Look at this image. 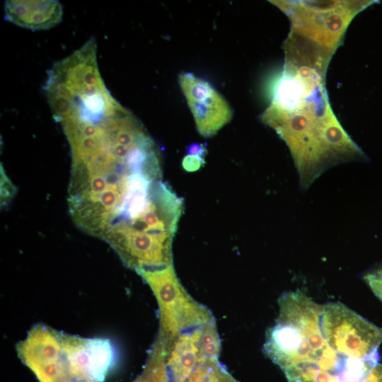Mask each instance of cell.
I'll list each match as a JSON object with an SVG mask.
<instances>
[{"instance_id": "cell-1", "label": "cell", "mask_w": 382, "mask_h": 382, "mask_svg": "<svg viewBox=\"0 0 382 382\" xmlns=\"http://www.w3.org/2000/svg\"><path fill=\"white\" fill-rule=\"evenodd\" d=\"M162 180L155 142L116 139L71 156L69 212L86 233L110 243Z\"/></svg>"}, {"instance_id": "cell-2", "label": "cell", "mask_w": 382, "mask_h": 382, "mask_svg": "<svg viewBox=\"0 0 382 382\" xmlns=\"http://www.w3.org/2000/svg\"><path fill=\"white\" fill-rule=\"evenodd\" d=\"M278 305V317L266 330L263 351L288 382H362L378 363L336 353L322 331L323 305L302 291L283 294Z\"/></svg>"}, {"instance_id": "cell-3", "label": "cell", "mask_w": 382, "mask_h": 382, "mask_svg": "<svg viewBox=\"0 0 382 382\" xmlns=\"http://www.w3.org/2000/svg\"><path fill=\"white\" fill-rule=\"evenodd\" d=\"M285 111L271 106L262 121L274 129L289 148L302 190H307L328 168L364 155L330 110Z\"/></svg>"}, {"instance_id": "cell-4", "label": "cell", "mask_w": 382, "mask_h": 382, "mask_svg": "<svg viewBox=\"0 0 382 382\" xmlns=\"http://www.w3.org/2000/svg\"><path fill=\"white\" fill-rule=\"evenodd\" d=\"M149 285L158 306L156 337L165 343L215 320L212 311L199 303L180 282L173 265L137 272Z\"/></svg>"}, {"instance_id": "cell-5", "label": "cell", "mask_w": 382, "mask_h": 382, "mask_svg": "<svg viewBox=\"0 0 382 382\" xmlns=\"http://www.w3.org/2000/svg\"><path fill=\"white\" fill-rule=\"evenodd\" d=\"M321 328L329 346L356 361L379 360L382 328L340 302L323 305Z\"/></svg>"}, {"instance_id": "cell-6", "label": "cell", "mask_w": 382, "mask_h": 382, "mask_svg": "<svg viewBox=\"0 0 382 382\" xmlns=\"http://www.w3.org/2000/svg\"><path fill=\"white\" fill-rule=\"evenodd\" d=\"M179 84L202 136L212 137L231 121L229 104L209 82L192 73H182Z\"/></svg>"}, {"instance_id": "cell-7", "label": "cell", "mask_w": 382, "mask_h": 382, "mask_svg": "<svg viewBox=\"0 0 382 382\" xmlns=\"http://www.w3.org/2000/svg\"><path fill=\"white\" fill-rule=\"evenodd\" d=\"M4 18L16 25L26 29H50L62 19L63 7L58 1L8 0L4 4Z\"/></svg>"}, {"instance_id": "cell-8", "label": "cell", "mask_w": 382, "mask_h": 382, "mask_svg": "<svg viewBox=\"0 0 382 382\" xmlns=\"http://www.w3.org/2000/svg\"><path fill=\"white\" fill-rule=\"evenodd\" d=\"M1 203L4 204L13 196L15 190L13 184L6 175L2 168H1Z\"/></svg>"}, {"instance_id": "cell-9", "label": "cell", "mask_w": 382, "mask_h": 382, "mask_svg": "<svg viewBox=\"0 0 382 382\" xmlns=\"http://www.w3.org/2000/svg\"><path fill=\"white\" fill-rule=\"evenodd\" d=\"M205 163L204 158L195 155H186L182 162L183 168L187 172L199 170Z\"/></svg>"}, {"instance_id": "cell-10", "label": "cell", "mask_w": 382, "mask_h": 382, "mask_svg": "<svg viewBox=\"0 0 382 382\" xmlns=\"http://www.w3.org/2000/svg\"><path fill=\"white\" fill-rule=\"evenodd\" d=\"M362 382H382V364L378 363Z\"/></svg>"}, {"instance_id": "cell-11", "label": "cell", "mask_w": 382, "mask_h": 382, "mask_svg": "<svg viewBox=\"0 0 382 382\" xmlns=\"http://www.w3.org/2000/svg\"><path fill=\"white\" fill-rule=\"evenodd\" d=\"M187 154L189 155H195L204 158L207 154V149L202 144H192L187 148Z\"/></svg>"}]
</instances>
